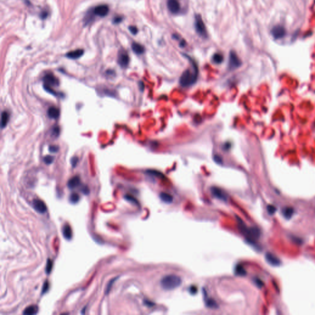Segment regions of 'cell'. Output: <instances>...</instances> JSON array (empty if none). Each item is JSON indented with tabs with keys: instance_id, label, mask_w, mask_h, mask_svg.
Wrapping results in <instances>:
<instances>
[{
	"instance_id": "1",
	"label": "cell",
	"mask_w": 315,
	"mask_h": 315,
	"mask_svg": "<svg viewBox=\"0 0 315 315\" xmlns=\"http://www.w3.org/2000/svg\"><path fill=\"white\" fill-rule=\"evenodd\" d=\"M192 65L194 68L193 72L190 70H187L182 73L180 78V83L182 86H190L195 83L198 76V68L196 63L190 59Z\"/></svg>"
},
{
	"instance_id": "2",
	"label": "cell",
	"mask_w": 315,
	"mask_h": 315,
	"mask_svg": "<svg viewBox=\"0 0 315 315\" xmlns=\"http://www.w3.org/2000/svg\"><path fill=\"white\" fill-rule=\"evenodd\" d=\"M181 278L174 275H167L162 278L161 281V287L165 290H173L180 286L182 284Z\"/></svg>"
},
{
	"instance_id": "3",
	"label": "cell",
	"mask_w": 315,
	"mask_h": 315,
	"mask_svg": "<svg viewBox=\"0 0 315 315\" xmlns=\"http://www.w3.org/2000/svg\"><path fill=\"white\" fill-rule=\"evenodd\" d=\"M195 28L197 33L203 37L207 36V30L205 24L203 21L201 15H197L195 17Z\"/></svg>"
},
{
	"instance_id": "4",
	"label": "cell",
	"mask_w": 315,
	"mask_h": 315,
	"mask_svg": "<svg viewBox=\"0 0 315 315\" xmlns=\"http://www.w3.org/2000/svg\"><path fill=\"white\" fill-rule=\"evenodd\" d=\"M271 33L275 39L278 40L284 37L286 34V30L285 28L281 25H275L271 29Z\"/></svg>"
},
{
	"instance_id": "5",
	"label": "cell",
	"mask_w": 315,
	"mask_h": 315,
	"mask_svg": "<svg viewBox=\"0 0 315 315\" xmlns=\"http://www.w3.org/2000/svg\"><path fill=\"white\" fill-rule=\"evenodd\" d=\"M241 65V62L234 51H231L229 57V68L231 70L237 69Z\"/></svg>"
},
{
	"instance_id": "6",
	"label": "cell",
	"mask_w": 315,
	"mask_h": 315,
	"mask_svg": "<svg viewBox=\"0 0 315 315\" xmlns=\"http://www.w3.org/2000/svg\"><path fill=\"white\" fill-rule=\"evenodd\" d=\"M43 81L44 85L48 86H56L57 87L59 85V81L54 75L52 73L46 74L43 77Z\"/></svg>"
},
{
	"instance_id": "7",
	"label": "cell",
	"mask_w": 315,
	"mask_h": 315,
	"mask_svg": "<svg viewBox=\"0 0 315 315\" xmlns=\"http://www.w3.org/2000/svg\"><path fill=\"white\" fill-rule=\"evenodd\" d=\"M211 193L212 195L220 200H222L223 201H227L228 200V196L227 194L225 193L222 189H220L217 187H212L211 189Z\"/></svg>"
},
{
	"instance_id": "8",
	"label": "cell",
	"mask_w": 315,
	"mask_h": 315,
	"mask_svg": "<svg viewBox=\"0 0 315 315\" xmlns=\"http://www.w3.org/2000/svg\"><path fill=\"white\" fill-rule=\"evenodd\" d=\"M118 64L122 68H126L129 64V57L128 53L124 51H122L119 53Z\"/></svg>"
},
{
	"instance_id": "9",
	"label": "cell",
	"mask_w": 315,
	"mask_h": 315,
	"mask_svg": "<svg viewBox=\"0 0 315 315\" xmlns=\"http://www.w3.org/2000/svg\"><path fill=\"white\" fill-rule=\"evenodd\" d=\"M108 12H109V8L107 5H105V4L99 5V6H97L94 8L93 10V13L94 14L99 15V16L102 17L106 16V15L108 14Z\"/></svg>"
},
{
	"instance_id": "10",
	"label": "cell",
	"mask_w": 315,
	"mask_h": 315,
	"mask_svg": "<svg viewBox=\"0 0 315 315\" xmlns=\"http://www.w3.org/2000/svg\"><path fill=\"white\" fill-rule=\"evenodd\" d=\"M265 259L270 265L275 266H280L281 262L278 257L270 253H267L265 254Z\"/></svg>"
},
{
	"instance_id": "11",
	"label": "cell",
	"mask_w": 315,
	"mask_h": 315,
	"mask_svg": "<svg viewBox=\"0 0 315 315\" xmlns=\"http://www.w3.org/2000/svg\"><path fill=\"white\" fill-rule=\"evenodd\" d=\"M33 207L36 212L43 214L47 211L46 204L40 199H35L33 202Z\"/></svg>"
},
{
	"instance_id": "12",
	"label": "cell",
	"mask_w": 315,
	"mask_h": 315,
	"mask_svg": "<svg viewBox=\"0 0 315 315\" xmlns=\"http://www.w3.org/2000/svg\"><path fill=\"white\" fill-rule=\"evenodd\" d=\"M167 8L172 14H177L180 11V4L178 0H168Z\"/></svg>"
},
{
	"instance_id": "13",
	"label": "cell",
	"mask_w": 315,
	"mask_h": 315,
	"mask_svg": "<svg viewBox=\"0 0 315 315\" xmlns=\"http://www.w3.org/2000/svg\"><path fill=\"white\" fill-rule=\"evenodd\" d=\"M84 51L83 49H76L75 51H73L71 52H68L66 54V57L67 58H69L71 59H77L80 58V57L83 55Z\"/></svg>"
},
{
	"instance_id": "14",
	"label": "cell",
	"mask_w": 315,
	"mask_h": 315,
	"mask_svg": "<svg viewBox=\"0 0 315 315\" xmlns=\"http://www.w3.org/2000/svg\"><path fill=\"white\" fill-rule=\"evenodd\" d=\"M80 185V178L78 176L73 177L69 180L68 182V187L71 190L74 189Z\"/></svg>"
},
{
	"instance_id": "15",
	"label": "cell",
	"mask_w": 315,
	"mask_h": 315,
	"mask_svg": "<svg viewBox=\"0 0 315 315\" xmlns=\"http://www.w3.org/2000/svg\"><path fill=\"white\" fill-rule=\"evenodd\" d=\"M48 115L51 119H57L60 115L59 110L55 107H51L48 110Z\"/></svg>"
},
{
	"instance_id": "16",
	"label": "cell",
	"mask_w": 315,
	"mask_h": 315,
	"mask_svg": "<svg viewBox=\"0 0 315 315\" xmlns=\"http://www.w3.org/2000/svg\"><path fill=\"white\" fill-rule=\"evenodd\" d=\"M282 213L284 217L287 220L290 219L293 216V214H294V209L291 207H286L283 208Z\"/></svg>"
},
{
	"instance_id": "17",
	"label": "cell",
	"mask_w": 315,
	"mask_h": 315,
	"mask_svg": "<svg viewBox=\"0 0 315 315\" xmlns=\"http://www.w3.org/2000/svg\"><path fill=\"white\" fill-rule=\"evenodd\" d=\"M131 47H132L133 51L136 54H139V55L142 54L145 51L144 46L137 43H133Z\"/></svg>"
},
{
	"instance_id": "18",
	"label": "cell",
	"mask_w": 315,
	"mask_h": 315,
	"mask_svg": "<svg viewBox=\"0 0 315 315\" xmlns=\"http://www.w3.org/2000/svg\"><path fill=\"white\" fill-rule=\"evenodd\" d=\"M38 312V307L36 305H31L26 308L23 312L25 315H33L36 314Z\"/></svg>"
},
{
	"instance_id": "19",
	"label": "cell",
	"mask_w": 315,
	"mask_h": 315,
	"mask_svg": "<svg viewBox=\"0 0 315 315\" xmlns=\"http://www.w3.org/2000/svg\"><path fill=\"white\" fill-rule=\"evenodd\" d=\"M63 235L66 239H71L72 238V230L69 225H65L63 228Z\"/></svg>"
},
{
	"instance_id": "20",
	"label": "cell",
	"mask_w": 315,
	"mask_h": 315,
	"mask_svg": "<svg viewBox=\"0 0 315 315\" xmlns=\"http://www.w3.org/2000/svg\"><path fill=\"white\" fill-rule=\"evenodd\" d=\"M160 197L161 200L166 203H171L173 201V196L167 193L162 192Z\"/></svg>"
},
{
	"instance_id": "21",
	"label": "cell",
	"mask_w": 315,
	"mask_h": 315,
	"mask_svg": "<svg viewBox=\"0 0 315 315\" xmlns=\"http://www.w3.org/2000/svg\"><path fill=\"white\" fill-rule=\"evenodd\" d=\"M9 117L8 113L6 112H3L1 113V128H4L6 126L7 124L9 121Z\"/></svg>"
},
{
	"instance_id": "22",
	"label": "cell",
	"mask_w": 315,
	"mask_h": 315,
	"mask_svg": "<svg viewBox=\"0 0 315 315\" xmlns=\"http://www.w3.org/2000/svg\"><path fill=\"white\" fill-rule=\"evenodd\" d=\"M235 274L239 276H244L246 275V271L244 269V268L240 265H238L236 266L235 270Z\"/></svg>"
},
{
	"instance_id": "23",
	"label": "cell",
	"mask_w": 315,
	"mask_h": 315,
	"mask_svg": "<svg viewBox=\"0 0 315 315\" xmlns=\"http://www.w3.org/2000/svg\"><path fill=\"white\" fill-rule=\"evenodd\" d=\"M206 307L210 308H218V305L217 302L212 298H208L206 300Z\"/></svg>"
},
{
	"instance_id": "24",
	"label": "cell",
	"mask_w": 315,
	"mask_h": 315,
	"mask_svg": "<svg viewBox=\"0 0 315 315\" xmlns=\"http://www.w3.org/2000/svg\"><path fill=\"white\" fill-rule=\"evenodd\" d=\"M212 60H213V62L214 63H216V64H221L223 60V57L222 54L216 53L213 56Z\"/></svg>"
},
{
	"instance_id": "25",
	"label": "cell",
	"mask_w": 315,
	"mask_h": 315,
	"mask_svg": "<svg viewBox=\"0 0 315 315\" xmlns=\"http://www.w3.org/2000/svg\"><path fill=\"white\" fill-rule=\"evenodd\" d=\"M146 173H147V174H149V175L156 176V177H164L163 174H162L161 172L158 171H155V170H148L147 171H146Z\"/></svg>"
},
{
	"instance_id": "26",
	"label": "cell",
	"mask_w": 315,
	"mask_h": 315,
	"mask_svg": "<svg viewBox=\"0 0 315 315\" xmlns=\"http://www.w3.org/2000/svg\"><path fill=\"white\" fill-rule=\"evenodd\" d=\"M52 265H53V264H52V260L50 259H48V261H47V264H46V269H45L46 274L50 273L52 269Z\"/></svg>"
},
{
	"instance_id": "27",
	"label": "cell",
	"mask_w": 315,
	"mask_h": 315,
	"mask_svg": "<svg viewBox=\"0 0 315 315\" xmlns=\"http://www.w3.org/2000/svg\"><path fill=\"white\" fill-rule=\"evenodd\" d=\"M79 199H80V196L76 193L71 194V195L70 196V201L72 203H76L78 202Z\"/></svg>"
},
{
	"instance_id": "28",
	"label": "cell",
	"mask_w": 315,
	"mask_h": 315,
	"mask_svg": "<svg viewBox=\"0 0 315 315\" xmlns=\"http://www.w3.org/2000/svg\"><path fill=\"white\" fill-rule=\"evenodd\" d=\"M53 161H54V157L51 155L46 156L44 158V161L46 164H51V163H52Z\"/></svg>"
},
{
	"instance_id": "29",
	"label": "cell",
	"mask_w": 315,
	"mask_h": 315,
	"mask_svg": "<svg viewBox=\"0 0 315 315\" xmlns=\"http://www.w3.org/2000/svg\"><path fill=\"white\" fill-rule=\"evenodd\" d=\"M266 209H267L268 213H269L270 215H273L276 211V208L275 207V206L273 205H269L267 206Z\"/></svg>"
},
{
	"instance_id": "30",
	"label": "cell",
	"mask_w": 315,
	"mask_h": 315,
	"mask_svg": "<svg viewBox=\"0 0 315 315\" xmlns=\"http://www.w3.org/2000/svg\"><path fill=\"white\" fill-rule=\"evenodd\" d=\"M44 89H45V90H46L47 92H48L49 93L52 94V95H54V96H57V94L56 93V92L54 90H53V89H52L51 88V87L48 86H46V85H44Z\"/></svg>"
},
{
	"instance_id": "31",
	"label": "cell",
	"mask_w": 315,
	"mask_h": 315,
	"mask_svg": "<svg viewBox=\"0 0 315 315\" xmlns=\"http://www.w3.org/2000/svg\"><path fill=\"white\" fill-rule=\"evenodd\" d=\"M52 134L55 137H57L60 134V129L59 127L56 126L52 130Z\"/></svg>"
},
{
	"instance_id": "32",
	"label": "cell",
	"mask_w": 315,
	"mask_h": 315,
	"mask_svg": "<svg viewBox=\"0 0 315 315\" xmlns=\"http://www.w3.org/2000/svg\"><path fill=\"white\" fill-rule=\"evenodd\" d=\"M117 278H114V279L112 280L111 281H110L108 282V286H107V287L106 291H105V293H106V294H108V293H109V292H110V289H111L112 285L113 284V283L115 282V280H117Z\"/></svg>"
},
{
	"instance_id": "33",
	"label": "cell",
	"mask_w": 315,
	"mask_h": 315,
	"mask_svg": "<svg viewBox=\"0 0 315 315\" xmlns=\"http://www.w3.org/2000/svg\"><path fill=\"white\" fill-rule=\"evenodd\" d=\"M254 282H255V285H256L257 287H260V288H261L262 287H263L264 285L263 281H262L261 280L259 279V278H255V279H254Z\"/></svg>"
},
{
	"instance_id": "34",
	"label": "cell",
	"mask_w": 315,
	"mask_h": 315,
	"mask_svg": "<svg viewBox=\"0 0 315 315\" xmlns=\"http://www.w3.org/2000/svg\"><path fill=\"white\" fill-rule=\"evenodd\" d=\"M59 147L56 145H51L49 147V151L51 153H57L59 151Z\"/></svg>"
},
{
	"instance_id": "35",
	"label": "cell",
	"mask_w": 315,
	"mask_h": 315,
	"mask_svg": "<svg viewBox=\"0 0 315 315\" xmlns=\"http://www.w3.org/2000/svg\"><path fill=\"white\" fill-rule=\"evenodd\" d=\"M125 199H126V200H128V201H130L131 203H133L134 204H137V201L136 200V199H135L134 198H133V196H131L130 195H126L124 196Z\"/></svg>"
},
{
	"instance_id": "36",
	"label": "cell",
	"mask_w": 315,
	"mask_h": 315,
	"mask_svg": "<svg viewBox=\"0 0 315 315\" xmlns=\"http://www.w3.org/2000/svg\"><path fill=\"white\" fill-rule=\"evenodd\" d=\"M49 289V283L48 281H46L43 286V289H42V293H45Z\"/></svg>"
},
{
	"instance_id": "37",
	"label": "cell",
	"mask_w": 315,
	"mask_h": 315,
	"mask_svg": "<svg viewBox=\"0 0 315 315\" xmlns=\"http://www.w3.org/2000/svg\"><path fill=\"white\" fill-rule=\"evenodd\" d=\"M214 160L216 161L218 164H222V157L219 155H215L214 156Z\"/></svg>"
},
{
	"instance_id": "38",
	"label": "cell",
	"mask_w": 315,
	"mask_h": 315,
	"mask_svg": "<svg viewBox=\"0 0 315 315\" xmlns=\"http://www.w3.org/2000/svg\"><path fill=\"white\" fill-rule=\"evenodd\" d=\"M129 30L133 35H136L138 32V29L135 26H130L129 27Z\"/></svg>"
},
{
	"instance_id": "39",
	"label": "cell",
	"mask_w": 315,
	"mask_h": 315,
	"mask_svg": "<svg viewBox=\"0 0 315 315\" xmlns=\"http://www.w3.org/2000/svg\"><path fill=\"white\" fill-rule=\"evenodd\" d=\"M48 12L47 11V10H43L40 14V18L41 19H46L47 18V17L48 16Z\"/></svg>"
},
{
	"instance_id": "40",
	"label": "cell",
	"mask_w": 315,
	"mask_h": 315,
	"mask_svg": "<svg viewBox=\"0 0 315 315\" xmlns=\"http://www.w3.org/2000/svg\"><path fill=\"white\" fill-rule=\"evenodd\" d=\"M122 20H123V17H121V16H117V17H115L113 19V22L114 24H119L121 22H122Z\"/></svg>"
},
{
	"instance_id": "41",
	"label": "cell",
	"mask_w": 315,
	"mask_h": 315,
	"mask_svg": "<svg viewBox=\"0 0 315 315\" xmlns=\"http://www.w3.org/2000/svg\"><path fill=\"white\" fill-rule=\"evenodd\" d=\"M78 158L76 156L73 157L71 160V164L73 167H75L78 163Z\"/></svg>"
},
{
	"instance_id": "42",
	"label": "cell",
	"mask_w": 315,
	"mask_h": 315,
	"mask_svg": "<svg viewBox=\"0 0 315 315\" xmlns=\"http://www.w3.org/2000/svg\"><path fill=\"white\" fill-rule=\"evenodd\" d=\"M82 190V192H83V193H85V194H88V193H89V188H88L87 187H86V186L83 187L82 188V190Z\"/></svg>"
},
{
	"instance_id": "43",
	"label": "cell",
	"mask_w": 315,
	"mask_h": 315,
	"mask_svg": "<svg viewBox=\"0 0 315 315\" xmlns=\"http://www.w3.org/2000/svg\"><path fill=\"white\" fill-rule=\"evenodd\" d=\"M185 41H183V40L182 41V42L180 43V46H185Z\"/></svg>"
}]
</instances>
